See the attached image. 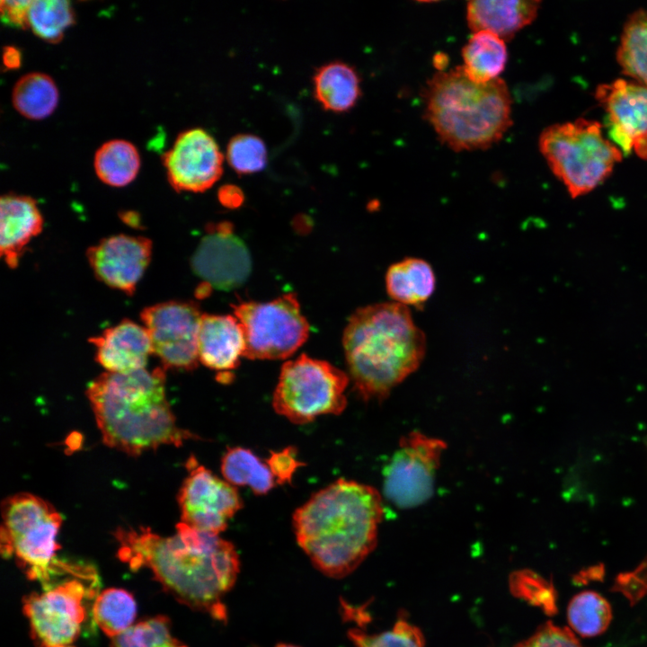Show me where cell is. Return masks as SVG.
I'll use <instances>...</instances> for the list:
<instances>
[{
    "instance_id": "cell-1",
    "label": "cell",
    "mask_w": 647,
    "mask_h": 647,
    "mask_svg": "<svg viewBox=\"0 0 647 647\" xmlns=\"http://www.w3.org/2000/svg\"><path fill=\"white\" fill-rule=\"evenodd\" d=\"M119 557L131 569L146 568L180 603L225 622L223 602L234 587L240 560L234 545L218 535L180 522L176 533L162 536L149 528H120Z\"/></svg>"
},
{
    "instance_id": "cell-2",
    "label": "cell",
    "mask_w": 647,
    "mask_h": 647,
    "mask_svg": "<svg viewBox=\"0 0 647 647\" xmlns=\"http://www.w3.org/2000/svg\"><path fill=\"white\" fill-rule=\"evenodd\" d=\"M383 515L382 497L375 488L339 479L296 510L293 527L314 566L340 579L374 550Z\"/></svg>"
},
{
    "instance_id": "cell-3",
    "label": "cell",
    "mask_w": 647,
    "mask_h": 647,
    "mask_svg": "<svg viewBox=\"0 0 647 647\" xmlns=\"http://www.w3.org/2000/svg\"><path fill=\"white\" fill-rule=\"evenodd\" d=\"M103 442L132 456L195 435L177 426L165 395L164 368L105 372L86 391Z\"/></svg>"
},
{
    "instance_id": "cell-4",
    "label": "cell",
    "mask_w": 647,
    "mask_h": 647,
    "mask_svg": "<svg viewBox=\"0 0 647 647\" xmlns=\"http://www.w3.org/2000/svg\"><path fill=\"white\" fill-rule=\"evenodd\" d=\"M350 376L364 400L385 398L414 372L425 354V337L407 306L379 303L358 309L342 339Z\"/></svg>"
},
{
    "instance_id": "cell-5",
    "label": "cell",
    "mask_w": 647,
    "mask_h": 647,
    "mask_svg": "<svg viewBox=\"0 0 647 647\" xmlns=\"http://www.w3.org/2000/svg\"><path fill=\"white\" fill-rule=\"evenodd\" d=\"M511 96L501 78L472 81L462 66L439 71L424 91V115L450 149L483 150L498 143L512 124Z\"/></svg>"
},
{
    "instance_id": "cell-6",
    "label": "cell",
    "mask_w": 647,
    "mask_h": 647,
    "mask_svg": "<svg viewBox=\"0 0 647 647\" xmlns=\"http://www.w3.org/2000/svg\"><path fill=\"white\" fill-rule=\"evenodd\" d=\"M1 553L14 556L30 580L50 587L52 575L68 572L89 577L93 570L57 560L60 545L57 538L62 517L43 499L28 492L7 497L1 506Z\"/></svg>"
},
{
    "instance_id": "cell-7",
    "label": "cell",
    "mask_w": 647,
    "mask_h": 647,
    "mask_svg": "<svg viewBox=\"0 0 647 647\" xmlns=\"http://www.w3.org/2000/svg\"><path fill=\"white\" fill-rule=\"evenodd\" d=\"M539 150L572 198L601 184L622 160L620 148L604 137L599 122L577 119L553 124L539 136Z\"/></svg>"
},
{
    "instance_id": "cell-8",
    "label": "cell",
    "mask_w": 647,
    "mask_h": 647,
    "mask_svg": "<svg viewBox=\"0 0 647 647\" xmlns=\"http://www.w3.org/2000/svg\"><path fill=\"white\" fill-rule=\"evenodd\" d=\"M349 376L327 361L305 354L285 362L272 404L280 415L297 424L324 414H340L346 406Z\"/></svg>"
},
{
    "instance_id": "cell-9",
    "label": "cell",
    "mask_w": 647,
    "mask_h": 647,
    "mask_svg": "<svg viewBox=\"0 0 647 647\" xmlns=\"http://www.w3.org/2000/svg\"><path fill=\"white\" fill-rule=\"evenodd\" d=\"M233 308L244 330L247 359H287L308 337L309 325L295 294L269 302H243Z\"/></svg>"
},
{
    "instance_id": "cell-10",
    "label": "cell",
    "mask_w": 647,
    "mask_h": 647,
    "mask_svg": "<svg viewBox=\"0 0 647 647\" xmlns=\"http://www.w3.org/2000/svg\"><path fill=\"white\" fill-rule=\"evenodd\" d=\"M446 443L413 431L402 438L384 469L383 493L400 509L417 507L432 495L436 471Z\"/></svg>"
},
{
    "instance_id": "cell-11",
    "label": "cell",
    "mask_w": 647,
    "mask_h": 647,
    "mask_svg": "<svg viewBox=\"0 0 647 647\" xmlns=\"http://www.w3.org/2000/svg\"><path fill=\"white\" fill-rule=\"evenodd\" d=\"M90 591L77 578L23 598V613L38 646H66L78 637L85 618L84 598Z\"/></svg>"
},
{
    "instance_id": "cell-12",
    "label": "cell",
    "mask_w": 647,
    "mask_h": 647,
    "mask_svg": "<svg viewBox=\"0 0 647 647\" xmlns=\"http://www.w3.org/2000/svg\"><path fill=\"white\" fill-rule=\"evenodd\" d=\"M202 315L191 301H166L142 310L140 318L148 332L153 354L164 369L191 370L198 366Z\"/></svg>"
},
{
    "instance_id": "cell-13",
    "label": "cell",
    "mask_w": 647,
    "mask_h": 647,
    "mask_svg": "<svg viewBox=\"0 0 647 647\" xmlns=\"http://www.w3.org/2000/svg\"><path fill=\"white\" fill-rule=\"evenodd\" d=\"M187 469L189 474L178 495L182 522L219 535L242 509V499L234 485L199 465L194 457L188 460Z\"/></svg>"
},
{
    "instance_id": "cell-14",
    "label": "cell",
    "mask_w": 647,
    "mask_h": 647,
    "mask_svg": "<svg viewBox=\"0 0 647 647\" xmlns=\"http://www.w3.org/2000/svg\"><path fill=\"white\" fill-rule=\"evenodd\" d=\"M162 160L177 191L203 192L223 174L224 155L215 138L200 128L181 132Z\"/></svg>"
},
{
    "instance_id": "cell-15",
    "label": "cell",
    "mask_w": 647,
    "mask_h": 647,
    "mask_svg": "<svg viewBox=\"0 0 647 647\" xmlns=\"http://www.w3.org/2000/svg\"><path fill=\"white\" fill-rule=\"evenodd\" d=\"M607 114L612 140L625 155L634 151L647 158V87L633 80L599 84L595 93Z\"/></svg>"
},
{
    "instance_id": "cell-16",
    "label": "cell",
    "mask_w": 647,
    "mask_h": 647,
    "mask_svg": "<svg viewBox=\"0 0 647 647\" xmlns=\"http://www.w3.org/2000/svg\"><path fill=\"white\" fill-rule=\"evenodd\" d=\"M194 273L208 286L231 290L243 285L252 270L250 253L230 223L212 226L192 258Z\"/></svg>"
},
{
    "instance_id": "cell-17",
    "label": "cell",
    "mask_w": 647,
    "mask_h": 647,
    "mask_svg": "<svg viewBox=\"0 0 647 647\" xmlns=\"http://www.w3.org/2000/svg\"><path fill=\"white\" fill-rule=\"evenodd\" d=\"M86 255L100 281L132 295L150 262L152 242L144 236L115 235L90 247Z\"/></svg>"
},
{
    "instance_id": "cell-18",
    "label": "cell",
    "mask_w": 647,
    "mask_h": 647,
    "mask_svg": "<svg viewBox=\"0 0 647 647\" xmlns=\"http://www.w3.org/2000/svg\"><path fill=\"white\" fill-rule=\"evenodd\" d=\"M95 347V359L107 372L123 373L145 368L153 353L144 325L123 320L90 340Z\"/></svg>"
},
{
    "instance_id": "cell-19",
    "label": "cell",
    "mask_w": 647,
    "mask_h": 647,
    "mask_svg": "<svg viewBox=\"0 0 647 647\" xmlns=\"http://www.w3.org/2000/svg\"><path fill=\"white\" fill-rule=\"evenodd\" d=\"M199 359L206 367L229 371L244 357L245 338L241 324L229 315L203 314L198 337Z\"/></svg>"
},
{
    "instance_id": "cell-20",
    "label": "cell",
    "mask_w": 647,
    "mask_h": 647,
    "mask_svg": "<svg viewBox=\"0 0 647 647\" xmlns=\"http://www.w3.org/2000/svg\"><path fill=\"white\" fill-rule=\"evenodd\" d=\"M1 257L15 268L26 245L43 227V217L35 199L25 195L4 194L0 199Z\"/></svg>"
},
{
    "instance_id": "cell-21",
    "label": "cell",
    "mask_w": 647,
    "mask_h": 647,
    "mask_svg": "<svg viewBox=\"0 0 647 647\" xmlns=\"http://www.w3.org/2000/svg\"><path fill=\"white\" fill-rule=\"evenodd\" d=\"M539 7L540 1H469L467 25L473 32L489 31L509 41L536 19Z\"/></svg>"
},
{
    "instance_id": "cell-22",
    "label": "cell",
    "mask_w": 647,
    "mask_h": 647,
    "mask_svg": "<svg viewBox=\"0 0 647 647\" xmlns=\"http://www.w3.org/2000/svg\"><path fill=\"white\" fill-rule=\"evenodd\" d=\"M314 95L325 111L351 110L361 96L360 78L354 66L335 60L318 67L313 76Z\"/></svg>"
},
{
    "instance_id": "cell-23",
    "label": "cell",
    "mask_w": 647,
    "mask_h": 647,
    "mask_svg": "<svg viewBox=\"0 0 647 647\" xmlns=\"http://www.w3.org/2000/svg\"><path fill=\"white\" fill-rule=\"evenodd\" d=\"M436 279L431 266L424 260L407 258L391 265L386 276L388 295L403 306H419L426 302L435 289Z\"/></svg>"
},
{
    "instance_id": "cell-24",
    "label": "cell",
    "mask_w": 647,
    "mask_h": 647,
    "mask_svg": "<svg viewBox=\"0 0 647 647\" xmlns=\"http://www.w3.org/2000/svg\"><path fill=\"white\" fill-rule=\"evenodd\" d=\"M462 66L466 75L476 83H488L505 69L508 51L505 41L489 31L473 32L462 49Z\"/></svg>"
},
{
    "instance_id": "cell-25",
    "label": "cell",
    "mask_w": 647,
    "mask_h": 647,
    "mask_svg": "<svg viewBox=\"0 0 647 647\" xmlns=\"http://www.w3.org/2000/svg\"><path fill=\"white\" fill-rule=\"evenodd\" d=\"M93 167L102 182L112 187H123L130 183L139 171V153L127 140L111 139L97 149Z\"/></svg>"
},
{
    "instance_id": "cell-26",
    "label": "cell",
    "mask_w": 647,
    "mask_h": 647,
    "mask_svg": "<svg viewBox=\"0 0 647 647\" xmlns=\"http://www.w3.org/2000/svg\"><path fill=\"white\" fill-rule=\"evenodd\" d=\"M221 472L230 484L249 486L260 495L268 493L277 483L267 462L242 447L226 450L221 460Z\"/></svg>"
},
{
    "instance_id": "cell-27",
    "label": "cell",
    "mask_w": 647,
    "mask_h": 647,
    "mask_svg": "<svg viewBox=\"0 0 647 647\" xmlns=\"http://www.w3.org/2000/svg\"><path fill=\"white\" fill-rule=\"evenodd\" d=\"M13 108L30 120L49 116L58 102V91L53 79L44 73L32 72L22 75L12 92Z\"/></svg>"
},
{
    "instance_id": "cell-28",
    "label": "cell",
    "mask_w": 647,
    "mask_h": 647,
    "mask_svg": "<svg viewBox=\"0 0 647 647\" xmlns=\"http://www.w3.org/2000/svg\"><path fill=\"white\" fill-rule=\"evenodd\" d=\"M616 58L624 74L647 87V9L634 12L626 20Z\"/></svg>"
},
{
    "instance_id": "cell-29",
    "label": "cell",
    "mask_w": 647,
    "mask_h": 647,
    "mask_svg": "<svg viewBox=\"0 0 647 647\" xmlns=\"http://www.w3.org/2000/svg\"><path fill=\"white\" fill-rule=\"evenodd\" d=\"M136 615L137 604L133 596L122 589H104L95 598L93 607L96 625L111 638L133 625Z\"/></svg>"
},
{
    "instance_id": "cell-30",
    "label": "cell",
    "mask_w": 647,
    "mask_h": 647,
    "mask_svg": "<svg viewBox=\"0 0 647 647\" xmlns=\"http://www.w3.org/2000/svg\"><path fill=\"white\" fill-rule=\"evenodd\" d=\"M567 618L572 629L581 636H597L604 633L611 622V607L600 594L582 591L571 599Z\"/></svg>"
},
{
    "instance_id": "cell-31",
    "label": "cell",
    "mask_w": 647,
    "mask_h": 647,
    "mask_svg": "<svg viewBox=\"0 0 647 647\" xmlns=\"http://www.w3.org/2000/svg\"><path fill=\"white\" fill-rule=\"evenodd\" d=\"M74 22L75 13L68 1L31 0L29 29L43 40L58 43Z\"/></svg>"
},
{
    "instance_id": "cell-32",
    "label": "cell",
    "mask_w": 647,
    "mask_h": 647,
    "mask_svg": "<svg viewBox=\"0 0 647 647\" xmlns=\"http://www.w3.org/2000/svg\"><path fill=\"white\" fill-rule=\"evenodd\" d=\"M111 647H187L171 632V623L164 616H157L131 625L122 634L111 638Z\"/></svg>"
},
{
    "instance_id": "cell-33",
    "label": "cell",
    "mask_w": 647,
    "mask_h": 647,
    "mask_svg": "<svg viewBox=\"0 0 647 647\" xmlns=\"http://www.w3.org/2000/svg\"><path fill=\"white\" fill-rule=\"evenodd\" d=\"M348 636L355 647H424V636L419 627L400 617L394 626L378 634L350 629Z\"/></svg>"
},
{
    "instance_id": "cell-34",
    "label": "cell",
    "mask_w": 647,
    "mask_h": 647,
    "mask_svg": "<svg viewBox=\"0 0 647 647\" xmlns=\"http://www.w3.org/2000/svg\"><path fill=\"white\" fill-rule=\"evenodd\" d=\"M226 160L238 174H252L262 171L267 164V148L258 136L249 133L233 137L226 146Z\"/></svg>"
},
{
    "instance_id": "cell-35",
    "label": "cell",
    "mask_w": 647,
    "mask_h": 647,
    "mask_svg": "<svg viewBox=\"0 0 647 647\" xmlns=\"http://www.w3.org/2000/svg\"><path fill=\"white\" fill-rule=\"evenodd\" d=\"M510 589L514 595L539 607L547 615L557 611L553 583L532 571L521 570L511 574Z\"/></svg>"
},
{
    "instance_id": "cell-36",
    "label": "cell",
    "mask_w": 647,
    "mask_h": 647,
    "mask_svg": "<svg viewBox=\"0 0 647 647\" xmlns=\"http://www.w3.org/2000/svg\"><path fill=\"white\" fill-rule=\"evenodd\" d=\"M515 647H583L571 630L546 622Z\"/></svg>"
},
{
    "instance_id": "cell-37",
    "label": "cell",
    "mask_w": 647,
    "mask_h": 647,
    "mask_svg": "<svg viewBox=\"0 0 647 647\" xmlns=\"http://www.w3.org/2000/svg\"><path fill=\"white\" fill-rule=\"evenodd\" d=\"M266 462L279 483H290L296 470L303 465L297 458V452L293 447L272 452Z\"/></svg>"
},
{
    "instance_id": "cell-38",
    "label": "cell",
    "mask_w": 647,
    "mask_h": 647,
    "mask_svg": "<svg viewBox=\"0 0 647 647\" xmlns=\"http://www.w3.org/2000/svg\"><path fill=\"white\" fill-rule=\"evenodd\" d=\"M31 4V0H2L0 2L2 22L11 27L28 29Z\"/></svg>"
},
{
    "instance_id": "cell-39",
    "label": "cell",
    "mask_w": 647,
    "mask_h": 647,
    "mask_svg": "<svg viewBox=\"0 0 647 647\" xmlns=\"http://www.w3.org/2000/svg\"><path fill=\"white\" fill-rule=\"evenodd\" d=\"M218 199L223 205L229 208H235L243 202L244 194L237 186L226 184L219 189Z\"/></svg>"
},
{
    "instance_id": "cell-40",
    "label": "cell",
    "mask_w": 647,
    "mask_h": 647,
    "mask_svg": "<svg viewBox=\"0 0 647 647\" xmlns=\"http://www.w3.org/2000/svg\"><path fill=\"white\" fill-rule=\"evenodd\" d=\"M3 64L6 69H16L22 64L21 51L13 46L3 49Z\"/></svg>"
},
{
    "instance_id": "cell-41",
    "label": "cell",
    "mask_w": 647,
    "mask_h": 647,
    "mask_svg": "<svg viewBox=\"0 0 647 647\" xmlns=\"http://www.w3.org/2000/svg\"><path fill=\"white\" fill-rule=\"evenodd\" d=\"M274 647H300V646H297V645H295V644H291V643H278V644L275 645Z\"/></svg>"
},
{
    "instance_id": "cell-42",
    "label": "cell",
    "mask_w": 647,
    "mask_h": 647,
    "mask_svg": "<svg viewBox=\"0 0 647 647\" xmlns=\"http://www.w3.org/2000/svg\"><path fill=\"white\" fill-rule=\"evenodd\" d=\"M59 647H73V646L66 645V646H59Z\"/></svg>"
}]
</instances>
